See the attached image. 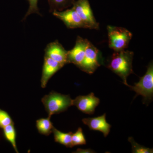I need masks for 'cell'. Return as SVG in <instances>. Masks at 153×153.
Listing matches in <instances>:
<instances>
[{"label": "cell", "mask_w": 153, "mask_h": 153, "mask_svg": "<svg viewBox=\"0 0 153 153\" xmlns=\"http://www.w3.org/2000/svg\"><path fill=\"white\" fill-rule=\"evenodd\" d=\"M63 66L60 63L44 56V63L41 78V86L46 88L49 79Z\"/></svg>", "instance_id": "11"}, {"label": "cell", "mask_w": 153, "mask_h": 153, "mask_svg": "<svg viewBox=\"0 0 153 153\" xmlns=\"http://www.w3.org/2000/svg\"><path fill=\"white\" fill-rule=\"evenodd\" d=\"M86 140L82 132V129L78 128L77 131L72 134V144L73 146L86 144Z\"/></svg>", "instance_id": "17"}, {"label": "cell", "mask_w": 153, "mask_h": 153, "mask_svg": "<svg viewBox=\"0 0 153 153\" xmlns=\"http://www.w3.org/2000/svg\"><path fill=\"white\" fill-rule=\"evenodd\" d=\"M27 1H28L29 4V9L27 13L25 14L23 21L26 20L27 17L32 14L36 13L39 16H41L38 6V0H27Z\"/></svg>", "instance_id": "20"}, {"label": "cell", "mask_w": 153, "mask_h": 153, "mask_svg": "<svg viewBox=\"0 0 153 153\" xmlns=\"http://www.w3.org/2000/svg\"><path fill=\"white\" fill-rule=\"evenodd\" d=\"M3 129L4 137L10 143L16 152L19 153L16 143V133L14 127V123L11 124Z\"/></svg>", "instance_id": "16"}, {"label": "cell", "mask_w": 153, "mask_h": 153, "mask_svg": "<svg viewBox=\"0 0 153 153\" xmlns=\"http://www.w3.org/2000/svg\"><path fill=\"white\" fill-rule=\"evenodd\" d=\"M72 7L88 29L96 30L99 29V24L94 18L88 0H76Z\"/></svg>", "instance_id": "5"}, {"label": "cell", "mask_w": 153, "mask_h": 153, "mask_svg": "<svg viewBox=\"0 0 153 153\" xmlns=\"http://www.w3.org/2000/svg\"><path fill=\"white\" fill-rule=\"evenodd\" d=\"M13 123L12 118L8 113L0 108V128H4Z\"/></svg>", "instance_id": "19"}, {"label": "cell", "mask_w": 153, "mask_h": 153, "mask_svg": "<svg viewBox=\"0 0 153 153\" xmlns=\"http://www.w3.org/2000/svg\"><path fill=\"white\" fill-rule=\"evenodd\" d=\"M82 122L91 130L102 132L105 137L107 136L110 131L111 126L106 122L105 114L97 117L83 119Z\"/></svg>", "instance_id": "12"}, {"label": "cell", "mask_w": 153, "mask_h": 153, "mask_svg": "<svg viewBox=\"0 0 153 153\" xmlns=\"http://www.w3.org/2000/svg\"><path fill=\"white\" fill-rule=\"evenodd\" d=\"M134 53L125 50L114 52L111 56L108 68L122 78L123 83L128 86L127 78L133 73L132 62Z\"/></svg>", "instance_id": "1"}, {"label": "cell", "mask_w": 153, "mask_h": 153, "mask_svg": "<svg viewBox=\"0 0 153 153\" xmlns=\"http://www.w3.org/2000/svg\"><path fill=\"white\" fill-rule=\"evenodd\" d=\"M52 14L61 20L68 29H88L87 26L72 7L63 11H54L52 12Z\"/></svg>", "instance_id": "7"}, {"label": "cell", "mask_w": 153, "mask_h": 153, "mask_svg": "<svg viewBox=\"0 0 153 153\" xmlns=\"http://www.w3.org/2000/svg\"><path fill=\"white\" fill-rule=\"evenodd\" d=\"M76 153H94V151L90 149H88L83 150L81 149H78Z\"/></svg>", "instance_id": "21"}, {"label": "cell", "mask_w": 153, "mask_h": 153, "mask_svg": "<svg viewBox=\"0 0 153 153\" xmlns=\"http://www.w3.org/2000/svg\"><path fill=\"white\" fill-rule=\"evenodd\" d=\"M99 59V51L90 41H88L85 49L84 59L78 67L88 74H93L97 68L100 66Z\"/></svg>", "instance_id": "6"}, {"label": "cell", "mask_w": 153, "mask_h": 153, "mask_svg": "<svg viewBox=\"0 0 153 153\" xmlns=\"http://www.w3.org/2000/svg\"><path fill=\"white\" fill-rule=\"evenodd\" d=\"M128 141L131 143L132 152L134 153H152L153 149L145 147L139 144L135 141L132 137H130L128 139Z\"/></svg>", "instance_id": "18"}, {"label": "cell", "mask_w": 153, "mask_h": 153, "mask_svg": "<svg viewBox=\"0 0 153 153\" xmlns=\"http://www.w3.org/2000/svg\"><path fill=\"white\" fill-rule=\"evenodd\" d=\"M100 102L99 99L91 93L85 96H79L73 100L72 104L76 107L80 111L86 114H92L95 109Z\"/></svg>", "instance_id": "8"}, {"label": "cell", "mask_w": 153, "mask_h": 153, "mask_svg": "<svg viewBox=\"0 0 153 153\" xmlns=\"http://www.w3.org/2000/svg\"><path fill=\"white\" fill-rule=\"evenodd\" d=\"M36 127L39 133L49 136L53 132L54 127L50 118H41L36 121Z\"/></svg>", "instance_id": "15"}, {"label": "cell", "mask_w": 153, "mask_h": 153, "mask_svg": "<svg viewBox=\"0 0 153 153\" xmlns=\"http://www.w3.org/2000/svg\"><path fill=\"white\" fill-rule=\"evenodd\" d=\"M132 90L137 94L136 96L141 95L145 100L152 99L153 94V65L152 62L149 64L146 74L140 77L139 81L134 86L128 85Z\"/></svg>", "instance_id": "4"}, {"label": "cell", "mask_w": 153, "mask_h": 153, "mask_svg": "<svg viewBox=\"0 0 153 153\" xmlns=\"http://www.w3.org/2000/svg\"><path fill=\"white\" fill-rule=\"evenodd\" d=\"M68 51L58 42L55 41L47 45L45 49V56L62 64L63 66L67 64Z\"/></svg>", "instance_id": "10"}, {"label": "cell", "mask_w": 153, "mask_h": 153, "mask_svg": "<svg viewBox=\"0 0 153 153\" xmlns=\"http://www.w3.org/2000/svg\"><path fill=\"white\" fill-rule=\"evenodd\" d=\"M107 30L110 49L114 52H120L127 48L132 37L131 33L121 27L108 26Z\"/></svg>", "instance_id": "3"}, {"label": "cell", "mask_w": 153, "mask_h": 153, "mask_svg": "<svg viewBox=\"0 0 153 153\" xmlns=\"http://www.w3.org/2000/svg\"><path fill=\"white\" fill-rule=\"evenodd\" d=\"M72 101L69 95H64L54 91L44 96L41 100L50 118L53 115L67 110L68 107L73 105Z\"/></svg>", "instance_id": "2"}, {"label": "cell", "mask_w": 153, "mask_h": 153, "mask_svg": "<svg viewBox=\"0 0 153 153\" xmlns=\"http://www.w3.org/2000/svg\"><path fill=\"white\" fill-rule=\"evenodd\" d=\"M88 42L87 39H84L80 36L77 37L74 47L71 50L68 51V63H73L77 67L80 66L84 59L85 49Z\"/></svg>", "instance_id": "9"}, {"label": "cell", "mask_w": 153, "mask_h": 153, "mask_svg": "<svg viewBox=\"0 0 153 153\" xmlns=\"http://www.w3.org/2000/svg\"><path fill=\"white\" fill-rule=\"evenodd\" d=\"M76 0H48L49 12L61 11L72 7Z\"/></svg>", "instance_id": "14"}, {"label": "cell", "mask_w": 153, "mask_h": 153, "mask_svg": "<svg viewBox=\"0 0 153 153\" xmlns=\"http://www.w3.org/2000/svg\"><path fill=\"white\" fill-rule=\"evenodd\" d=\"M54 139L56 142L64 145L67 148H72V134L71 132L68 133H63L58 130L55 127L53 130Z\"/></svg>", "instance_id": "13"}]
</instances>
